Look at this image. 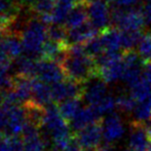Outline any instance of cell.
Masks as SVG:
<instances>
[{
  "instance_id": "6da1fadb",
  "label": "cell",
  "mask_w": 151,
  "mask_h": 151,
  "mask_svg": "<svg viewBox=\"0 0 151 151\" xmlns=\"http://www.w3.org/2000/svg\"><path fill=\"white\" fill-rule=\"evenodd\" d=\"M61 65L67 77L80 83L99 76L96 59L86 54L83 44L68 45Z\"/></svg>"
},
{
  "instance_id": "7a4b0ae2",
  "label": "cell",
  "mask_w": 151,
  "mask_h": 151,
  "mask_svg": "<svg viewBox=\"0 0 151 151\" xmlns=\"http://www.w3.org/2000/svg\"><path fill=\"white\" fill-rule=\"evenodd\" d=\"M67 121L56 105L50 104L44 107L41 127H43L45 137L52 140L56 151H61L71 139Z\"/></svg>"
},
{
  "instance_id": "3957f363",
  "label": "cell",
  "mask_w": 151,
  "mask_h": 151,
  "mask_svg": "<svg viewBox=\"0 0 151 151\" xmlns=\"http://www.w3.org/2000/svg\"><path fill=\"white\" fill-rule=\"evenodd\" d=\"M47 24L39 17H31L21 34L24 52L26 56L37 60L42 57L43 46L47 40Z\"/></svg>"
},
{
  "instance_id": "277c9868",
  "label": "cell",
  "mask_w": 151,
  "mask_h": 151,
  "mask_svg": "<svg viewBox=\"0 0 151 151\" xmlns=\"http://www.w3.org/2000/svg\"><path fill=\"white\" fill-rule=\"evenodd\" d=\"M98 66V75L107 83H114L122 79L125 70L122 54L116 52H104L96 59Z\"/></svg>"
},
{
  "instance_id": "5b68a950",
  "label": "cell",
  "mask_w": 151,
  "mask_h": 151,
  "mask_svg": "<svg viewBox=\"0 0 151 151\" xmlns=\"http://www.w3.org/2000/svg\"><path fill=\"white\" fill-rule=\"evenodd\" d=\"M145 25L141 7H120L116 5L111 10V26L120 31L141 30Z\"/></svg>"
},
{
  "instance_id": "8992f818",
  "label": "cell",
  "mask_w": 151,
  "mask_h": 151,
  "mask_svg": "<svg viewBox=\"0 0 151 151\" xmlns=\"http://www.w3.org/2000/svg\"><path fill=\"white\" fill-rule=\"evenodd\" d=\"M65 71L60 63L56 61L44 60L37 61L35 77L47 84H56L65 79Z\"/></svg>"
},
{
  "instance_id": "52a82bcc",
  "label": "cell",
  "mask_w": 151,
  "mask_h": 151,
  "mask_svg": "<svg viewBox=\"0 0 151 151\" xmlns=\"http://www.w3.org/2000/svg\"><path fill=\"white\" fill-rule=\"evenodd\" d=\"M90 22L103 31L111 26V10L106 0H88L86 3Z\"/></svg>"
},
{
  "instance_id": "ba28073f",
  "label": "cell",
  "mask_w": 151,
  "mask_h": 151,
  "mask_svg": "<svg viewBox=\"0 0 151 151\" xmlns=\"http://www.w3.org/2000/svg\"><path fill=\"white\" fill-rule=\"evenodd\" d=\"M103 138L106 143L112 144L119 141L125 133V127L122 118L117 113H110L102 120Z\"/></svg>"
},
{
  "instance_id": "9c48e42d",
  "label": "cell",
  "mask_w": 151,
  "mask_h": 151,
  "mask_svg": "<svg viewBox=\"0 0 151 151\" xmlns=\"http://www.w3.org/2000/svg\"><path fill=\"white\" fill-rule=\"evenodd\" d=\"M108 95H109V90L107 82H105L99 76L91 78V80L83 83L82 97L88 106H95Z\"/></svg>"
},
{
  "instance_id": "30bf717a",
  "label": "cell",
  "mask_w": 151,
  "mask_h": 151,
  "mask_svg": "<svg viewBox=\"0 0 151 151\" xmlns=\"http://www.w3.org/2000/svg\"><path fill=\"white\" fill-rule=\"evenodd\" d=\"M54 102H63L67 99L80 98L83 93V83L75 80H63L56 84H52Z\"/></svg>"
},
{
  "instance_id": "8fae6325",
  "label": "cell",
  "mask_w": 151,
  "mask_h": 151,
  "mask_svg": "<svg viewBox=\"0 0 151 151\" xmlns=\"http://www.w3.org/2000/svg\"><path fill=\"white\" fill-rule=\"evenodd\" d=\"M103 137V129H102V120L96 122L91 125H88L86 129H80L76 134V140L84 150L88 149H98Z\"/></svg>"
},
{
  "instance_id": "7c38bea8",
  "label": "cell",
  "mask_w": 151,
  "mask_h": 151,
  "mask_svg": "<svg viewBox=\"0 0 151 151\" xmlns=\"http://www.w3.org/2000/svg\"><path fill=\"white\" fill-rule=\"evenodd\" d=\"M129 148L133 151H147L150 144V138L143 123L131 121L129 135L127 140Z\"/></svg>"
},
{
  "instance_id": "4fadbf2b",
  "label": "cell",
  "mask_w": 151,
  "mask_h": 151,
  "mask_svg": "<svg viewBox=\"0 0 151 151\" xmlns=\"http://www.w3.org/2000/svg\"><path fill=\"white\" fill-rule=\"evenodd\" d=\"M40 127L28 123L23 133V151H46L47 140L39 131Z\"/></svg>"
},
{
  "instance_id": "5bb4252c",
  "label": "cell",
  "mask_w": 151,
  "mask_h": 151,
  "mask_svg": "<svg viewBox=\"0 0 151 151\" xmlns=\"http://www.w3.org/2000/svg\"><path fill=\"white\" fill-rule=\"evenodd\" d=\"M98 32L99 29L96 28L91 22H86L76 28L67 29V44H84L91 38L96 37Z\"/></svg>"
},
{
  "instance_id": "9a60e30c",
  "label": "cell",
  "mask_w": 151,
  "mask_h": 151,
  "mask_svg": "<svg viewBox=\"0 0 151 151\" xmlns=\"http://www.w3.org/2000/svg\"><path fill=\"white\" fill-rule=\"evenodd\" d=\"M99 121H101V118L98 115V113L91 106H88V107L80 108L75 116L70 120V127L74 132H79L80 129H86L88 125Z\"/></svg>"
},
{
  "instance_id": "2e32d148",
  "label": "cell",
  "mask_w": 151,
  "mask_h": 151,
  "mask_svg": "<svg viewBox=\"0 0 151 151\" xmlns=\"http://www.w3.org/2000/svg\"><path fill=\"white\" fill-rule=\"evenodd\" d=\"M33 90H32V100L34 104L40 107H46L54 102L52 86L39 79H33Z\"/></svg>"
},
{
  "instance_id": "e0dca14e",
  "label": "cell",
  "mask_w": 151,
  "mask_h": 151,
  "mask_svg": "<svg viewBox=\"0 0 151 151\" xmlns=\"http://www.w3.org/2000/svg\"><path fill=\"white\" fill-rule=\"evenodd\" d=\"M100 38L105 52H119L121 47V32L117 28L113 26L108 27L101 31Z\"/></svg>"
},
{
  "instance_id": "ac0fdd59",
  "label": "cell",
  "mask_w": 151,
  "mask_h": 151,
  "mask_svg": "<svg viewBox=\"0 0 151 151\" xmlns=\"http://www.w3.org/2000/svg\"><path fill=\"white\" fill-rule=\"evenodd\" d=\"M33 79L24 76H18L14 80V88H12L18 100L19 104H27L32 100V90H33Z\"/></svg>"
},
{
  "instance_id": "d6986e66",
  "label": "cell",
  "mask_w": 151,
  "mask_h": 151,
  "mask_svg": "<svg viewBox=\"0 0 151 151\" xmlns=\"http://www.w3.org/2000/svg\"><path fill=\"white\" fill-rule=\"evenodd\" d=\"M55 7H56V0H35L30 9L44 23L52 24V14Z\"/></svg>"
},
{
  "instance_id": "ffe728a7",
  "label": "cell",
  "mask_w": 151,
  "mask_h": 151,
  "mask_svg": "<svg viewBox=\"0 0 151 151\" xmlns=\"http://www.w3.org/2000/svg\"><path fill=\"white\" fill-rule=\"evenodd\" d=\"M88 18V6L86 4H76L70 12L67 21L65 23V26L67 29L76 28L78 26H81Z\"/></svg>"
},
{
  "instance_id": "44dd1931",
  "label": "cell",
  "mask_w": 151,
  "mask_h": 151,
  "mask_svg": "<svg viewBox=\"0 0 151 151\" xmlns=\"http://www.w3.org/2000/svg\"><path fill=\"white\" fill-rule=\"evenodd\" d=\"M37 60L28 56H21L16 61V72L18 76L24 77H34L36 73Z\"/></svg>"
},
{
  "instance_id": "7402d4cb",
  "label": "cell",
  "mask_w": 151,
  "mask_h": 151,
  "mask_svg": "<svg viewBox=\"0 0 151 151\" xmlns=\"http://www.w3.org/2000/svg\"><path fill=\"white\" fill-rule=\"evenodd\" d=\"M4 48L6 50L7 54L10 58L18 59L22 56V52H24L22 39L16 34H6L5 38L2 40Z\"/></svg>"
},
{
  "instance_id": "603a6c76",
  "label": "cell",
  "mask_w": 151,
  "mask_h": 151,
  "mask_svg": "<svg viewBox=\"0 0 151 151\" xmlns=\"http://www.w3.org/2000/svg\"><path fill=\"white\" fill-rule=\"evenodd\" d=\"M129 93L137 102H143L151 98V84L145 77L141 78L129 88Z\"/></svg>"
},
{
  "instance_id": "cb8c5ba5",
  "label": "cell",
  "mask_w": 151,
  "mask_h": 151,
  "mask_svg": "<svg viewBox=\"0 0 151 151\" xmlns=\"http://www.w3.org/2000/svg\"><path fill=\"white\" fill-rule=\"evenodd\" d=\"M81 108V101L79 98H72L61 102L59 109L66 120H71Z\"/></svg>"
},
{
  "instance_id": "d4e9b609",
  "label": "cell",
  "mask_w": 151,
  "mask_h": 151,
  "mask_svg": "<svg viewBox=\"0 0 151 151\" xmlns=\"http://www.w3.org/2000/svg\"><path fill=\"white\" fill-rule=\"evenodd\" d=\"M151 118V98L143 102H138L133 111V119L138 123H145Z\"/></svg>"
},
{
  "instance_id": "484cf974",
  "label": "cell",
  "mask_w": 151,
  "mask_h": 151,
  "mask_svg": "<svg viewBox=\"0 0 151 151\" xmlns=\"http://www.w3.org/2000/svg\"><path fill=\"white\" fill-rule=\"evenodd\" d=\"M121 32V47L124 50H134L137 44H139L142 38L141 30H127Z\"/></svg>"
},
{
  "instance_id": "4316f807",
  "label": "cell",
  "mask_w": 151,
  "mask_h": 151,
  "mask_svg": "<svg viewBox=\"0 0 151 151\" xmlns=\"http://www.w3.org/2000/svg\"><path fill=\"white\" fill-rule=\"evenodd\" d=\"M137 103L138 102L131 95V93H120L116 97V107L124 114L133 113L134 109L137 106Z\"/></svg>"
},
{
  "instance_id": "83f0119b",
  "label": "cell",
  "mask_w": 151,
  "mask_h": 151,
  "mask_svg": "<svg viewBox=\"0 0 151 151\" xmlns=\"http://www.w3.org/2000/svg\"><path fill=\"white\" fill-rule=\"evenodd\" d=\"M91 107L97 112L99 116L104 115V114L108 115L110 113H113L114 109L116 108V99L109 93L102 101H100L95 106H91Z\"/></svg>"
},
{
  "instance_id": "f1b7e54d",
  "label": "cell",
  "mask_w": 151,
  "mask_h": 151,
  "mask_svg": "<svg viewBox=\"0 0 151 151\" xmlns=\"http://www.w3.org/2000/svg\"><path fill=\"white\" fill-rule=\"evenodd\" d=\"M138 54L143 63L151 62V32L142 36L138 44Z\"/></svg>"
},
{
  "instance_id": "f546056e",
  "label": "cell",
  "mask_w": 151,
  "mask_h": 151,
  "mask_svg": "<svg viewBox=\"0 0 151 151\" xmlns=\"http://www.w3.org/2000/svg\"><path fill=\"white\" fill-rule=\"evenodd\" d=\"M48 39L67 44V28L63 25L52 24L47 29Z\"/></svg>"
},
{
  "instance_id": "4dcf8cb0",
  "label": "cell",
  "mask_w": 151,
  "mask_h": 151,
  "mask_svg": "<svg viewBox=\"0 0 151 151\" xmlns=\"http://www.w3.org/2000/svg\"><path fill=\"white\" fill-rule=\"evenodd\" d=\"M83 45H84V50H86V54H88V56L93 57V59H97L98 57H100L102 54L105 52L100 36H96V37L91 38V40L86 42Z\"/></svg>"
},
{
  "instance_id": "1f68e13d",
  "label": "cell",
  "mask_w": 151,
  "mask_h": 151,
  "mask_svg": "<svg viewBox=\"0 0 151 151\" xmlns=\"http://www.w3.org/2000/svg\"><path fill=\"white\" fill-rule=\"evenodd\" d=\"M16 78L12 75L10 70H0V91H9L14 88Z\"/></svg>"
},
{
  "instance_id": "d6a6232c",
  "label": "cell",
  "mask_w": 151,
  "mask_h": 151,
  "mask_svg": "<svg viewBox=\"0 0 151 151\" xmlns=\"http://www.w3.org/2000/svg\"><path fill=\"white\" fill-rule=\"evenodd\" d=\"M10 57L7 54L6 50L4 48L2 41L0 42V70H10L12 63H10Z\"/></svg>"
},
{
  "instance_id": "836d02e7",
  "label": "cell",
  "mask_w": 151,
  "mask_h": 151,
  "mask_svg": "<svg viewBox=\"0 0 151 151\" xmlns=\"http://www.w3.org/2000/svg\"><path fill=\"white\" fill-rule=\"evenodd\" d=\"M81 148L82 147L78 143L76 138H71L69 140V142L66 144V146L61 151H81Z\"/></svg>"
},
{
  "instance_id": "e575fe53",
  "label": "cell",
  "mask_w": 151,
  "mask_h": 151,
  "mask_svg": "<svg viewBox=\"0 0 151 151\" xmlns=\"http://www.w3.org/2000/svg\"><path fill=\"white\" fill-rule=\"evenodd\" d=\"M140 0H116V5L120 6V7L129 8V7H135L136 4L139 2Z\"/></svg>"
},
{
  "instance_id": "d590c367",
  "label": "cell",
  "mask_w": 151,
  "mask_h": 151,
  "mask_svg": "<svg viewBox=\"0 0 151 151\" xmlns=\"http://www.w3.org/2000/svg\"><path fill=\"white\" fill-rule=\"evenodd\" d=\"M143 66H144L143 75L151 84V62L150 63H144Z\"/></svg>"
},
{
  "instance_id": "8d00e7d4",
  "label": "cell",
  "mask_w": 151,
  "mask_h": 151,
  "mask_svg": "<svg viewBox=\"0 0 151 151\" xmlns=\"http://www.w3.org/2000/svg\"><path fill=\"white\" fill-rule=\"evenodd\" d=\"M97 151H116V149H115L114 146L111 145V144L106 143L105 145H103V146H101V147L98 148Z\"/></svg>"
},
{
  "instance_id": "74e56055",
  "label": "cell",
  "mask_w": 151,
  "mask_h": 151,
  "mask_svg": "<svg viewBox=\"0 0 151 151\" xmlns=\"http://www.w3.org/2000/svg\"><path fill=\"white\" fill-rule=\"evenodd\" d=\"M143 125H144V127H145L146 132H147L148 136H149V138H150V140H151V118H150L149 120L146 121L145 123H143Z\"/></svg>"
},
{
  "instance_id": "f35d334b",
  "label": "cell",
  "mask_w": 151,
  "mask_h": 151,
  "mask_svg": "<svg viewBox=\"0 0 151 151\" xmlns=\"http://www.w3.org/2000/svg\"><path fill=\"white\" fill-rule=\"evenodd\" d=\"M76 4H86L88 2V0H74Z\"/></svg>"
},
{
  "instance_id": "ab89813d",
  "label": "cell",
  "mask_w": 151,
  "mask_h": 151,
  "mask_svg": "<svg viewBox=\"0 0 151 151\" xmlns=\"http://www.w3.org/2000/svg\"><path fill=\"white\" fill-rule=\"evenodd\" d=\"M106 1H109V2H113V1H116V0H106Z\"/></svg>"
},
{
  "instance_id": "60d3db41",
  "label": "cell",
  "mask_w": 151,
  "mask_h": 151,
  "mask_svg": "<svg viewBox=\"0 0 151 151\" xmlns=\"http://www.w3.org/2000/svg\"><path fill=\"white\" fill-rule=\"evenodd\" d=\"M123 151H133V150H131V149H129H129H127V150H123Z\"/></svg>"
},
{
  "instance_id": "b9f144b4",
  "label": "cell",
  "mask_w": 151,
  "mask_h": 151,
  "mask_svg": "<svg viewBox=\"0 0 151 151\" xmlns=\"http://www.w3.org/2000/svg\"><path fill=\"white\" fill-rule=\"evenodd\" d=\"M0 95H1V91H0Z\"/></svg>"
}]
</instances>
